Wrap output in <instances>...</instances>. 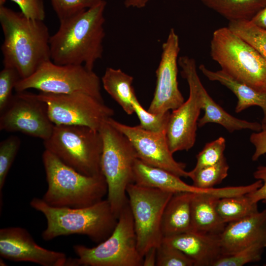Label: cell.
I'll use <instances>...</instances> for the list:
<instances>
[{
    "mask_svg": "<svg viewBox=\"0 0 266 266\" xmlns=\"http://www.w3.org/2000/svg\"><path fill=\"white\" fill-rule=\"evenodd\" d=\"M134 112L137 115L140 125L144 129L156 133H166L170 115L169 111L164 114H156L145 109L135 96L133 101Z\"/></svg>",
    "mask_w": 266,
    "mask_h": 266,
    "instance_id": "obj_30",
    "label": "cell"
},
{
    "mask_svg": "<svg viewBox=\"0 0 266 266\" xmlns=\"http://www.w3.org/2000/svg\"><path fill=\"white\" fill-rule=\"evenodd\" d=\"M127 194L132 211L137 248L143 258L152 247L162 243L161 222L165 207L173 194L133 183Z\"/></svg>",
    "mask_w": 266,
    "mask_h": 266,
    "instance_id": "obj_10",
    "label": "cell"
},
{
    "mask_svg": "<svg viewBox=\"0 0 266 266\" xmlns=\"http://www.w3.org/2000/svg\"><path fill=\"white\" fill-rule=\"evenodd\" d=\"M6 0H0V5H4Z\"/></svg>",
    "mask_w": 266,
    "mask_h": 266,
    "instance_id": "obj_42",
    "label": "cell"
},
{
    "mask_svg": "<svg viewBox=\"0 0 266 266\" xmlns=\"http://www.w3.org/2000/svg\"><path fill=\"white\" fill-rule=\"evenodd\" d=\"M107 120L99 130L103 142L100 167L107 185V200L118 218L128 202L127 188L133 183V167L138 158L128 138Z\"/></svg>",
    "mask_w": 266,
    "mask_h": 266,
    "instance_id": "obj_5",
    "label": "cell"
},
{
    "mask_svg": "<svg viewBox=\"0 0 266 266\" xmlns=\"http://www.w3.org/2000/svg\"><path fill=\"white\" fill-rule=\"evenodd\" d=\"M228 27L254 47L266 60V31L248 20L229 21Z\"/></svg>",
    "mask_w": 266,
    "mask_h": 266,
    "instance_id": "obj_27",
    "label": "cell"
},
{
    "mask_svg": "<svg viewBox=\"0 0 266 266\" xmlns=\"http://www.w3.org/2000/svg\"><path fill=\"white\" fill-rule=\"evenodd\" d=\"M179 51V37L172 28L162 45L161 60L156 71L155 90L147 110L151 113L164 114L177 109L184 102L177 81Z\"/></svg>",
    "mask_w": 266,
    "mask_h": 266,
    "instance_id": "obj_13",
    "label": "cell"
},
{
    "mask_svg": "<svg viewBox=\"0 0 266 266\" xmlns=\"http://www.w3.org/2000/svg\"><path fill=\"white\" fill-rule=\"evenodd\" d=\"M42 160L47 189L42 199L54 207L79 208L93 205L103 200L107 185L103 175L82 174L45 150Z\"/></svg>",
    "mask_w": 266,
    "mask_h": 266,
    "instance_id": "obj_4",
    "label": "cell"
},
{
    "mask_svg": "<svg viewBox=\"0 0 266 266\" xmlns=\"http://www.w3.org/2000/svg\"><path fill=\"white\" fill-rule=\"evenodd\" d=\"M21 144L20 139L16 135H11L0 143V194L7 174L18 153Z\"/></svg>",
    "mask_w": 266,
    "mask_h": 266,
    "instance_id": "obj_29",
    "label": "cell"
},
{
    "mask_svg": "<svg viewBox=\"0 0 266 266\" xmlns=\"http://www.w3.org/2000/svg\"><path fill=\"white\" fill-rule=\"evenodd\" d=\"M54 126L49 117L46 104L37 94L27 90L14 95L0 113V131L20 132L43 141L50 136Z\"/></svg>",
    "mask_w": 266,
    "mask_h": 266,
    "instance_id": "obj_12",
    "label": "cell"
},
{
    "mask_svg": "<svg viewBox=\"0 0 266 266\" xmlns=\"http://www.w3.org/2000/svg\"><path fill=\"white\" fill-rule=\"evenodd\" d=\"M16 3L26 17L33 20L44 21L45 10L43 0H11Z\"/></svg>",
    "mask_w": 266,
    "mask_h": 266,
    "instance_id": "obj_35",
    "label": "cell"
},
{
    "mask_svg": "<svg viewBox=\"0 0 266 266\" xmlns=\"http://www.w3.org/2000/svg\"><path fill=\"white\" fill-rule=\"evenodd\" d=\"M43 144L45 150L79 172L103 175L100 167L103 142L99 131L84 126L55 125Z\"/></svg>",
    "mask_w": 266,
    "mask_h": 266,
    "instance_id": "obj_8",
    "label": "cell"
},
{
    "mask_svg": "<svg viewBox=\"0 0 266 266\" xmlns=\"http://www.w3.org/2000/svg\"><path fill=\"white\" fill-rule=\"evenodd\" d=\"M157 247L150 249L144 255L143 266H155L157 262Z\"/></svg>",
    "mask_w": 266,
    "mask_h": 266,
    "instance_id": "obj_39",
    "label": "cell"
},
{
    "mask_svg": "<svg viewBox=\"0 0 266 266\" xmlns=\"http://www.w3.org/2000/svg\"><path fill=\"white\" fill-rule=\"evenodd\" d=\"M199 68L209 80L219 82L236 96L238 101L235 112H240L252 106H258L262 108L264 114L262 124L266 125V91L257 90L240 81L222 69L212 71L204 65H200Z\"/></svg>",
    "mask_w": 266,
    "mask_h": 266,
    "instance_id": "obj_21",
    "label": "cell"
},
{
    "mask_svg": "<svg viewBox=\"0 0 266 266\" xmlns=\"http://www.w3.org/2000/svg\"><path fill=\"white\" fill-rule=\"evenodd\" d=\"M265 248L261 244H255L242 249L235 253L222 255L214 263L213 266H242L261 260Z\"/></svg>",
    "mask_w": 266,
    "mask_h": 266,
    "instance_id": "obj_28",
    "label": "cell"
},
{
    "mask_svg": "<svg viewBox=\"0 0 266 266\" xmlns=\"http://www.w3.org/2000/svg\"><path fill=\"white\" fill-rule=\"evenodd\" d=\"M265 266H266V265H265Z\"/></svg>",
    "mask_w": 266,
    "mask_h": 266,
    "instance_id": "obj_44",
    "label": "cell"
},
{
    "mask_svg": "<svg viewBox=\"0 0 266 266\" xmlns=\"http://www.w3.org/2000/svg\"><path fill=\"white\" fill-rule=\"evenodd\" d=\"M77 257L68 259L71 266H143V258L137 244L133 219L129 200L119 215L111 234L93 247L73 246Z\"/></svg>",
    "mask_w": 266,
    "mask_h": 266,
    "instance_id": "obj_7",
    "label": "cell"
},
{
    "mask_svg": "<svg viewBox=\"0 0 266 266\" xmlns=\"http://www.w3.org/2000/svg\"><path fill=\"white\" fill-rule=\"evenodd\" d=\"M0 265L2 266H6V265H5L6 264L3 262V260H1V259H0Z\"/></svg>",
    "mask_w": 266,
    "mask_h": 266,
    "instance_id": "obj_41",
    "label": "cell"
},
{
    "mask_svg": "<svg viewBox=\"0 0 266 266\" xmlns=\"http://www.w3.org/2000/svg\"><path fill=\"white\" fill-rule=\"evenodd\" d=\"M0 256L11 261L42 266H66L68 260L64 253L39 246L26 229L19 227L0 229Z\"/></svg>",
    "mask_w": 266,
    "mask_h": 266,
    "instance_id": "obj_16",
    "label": "cell"
},
{
    "mask_svg": "<svg viewBox=\"0 0 266 266\" xmlns=\"http://www.w3.org/2000/svg\"><path fill=\"white\" fill-rule=\"evenodd\" d=\"M162 241L184 253L194 266H213L222 255L219 235L189 231L163 237Z\"/></svg>",
    "mask_w": 266,
    "mask_h": 266,
    "instance_id": "obj_19",
    "label": "cell"
},
{
    "mask_svg": "<svg viewBox=\"0 0 266 266\" xmlns=\"http://www.w3.org/2000/svg\"><path fill=\"white\" fill-rule=\"evenodd\" d=\"M149 0H125V6L127 7L141 8L146 6Z\"/></svg>",
    "mask_w": 266,
    "mask_h": 266,
    "instance_id": "obj_40",
    "label": "cell"
},
{
    "mask_svg": "<svg viewBox=\"0 0 266 266\" xmlns=\"http://www.w3.org/2000/svg\"><path fill=\"white\" fill-rule=\"evenodd\" d=\"M30 204L46 218L47 226L41 234L45 241L76 234L100 243L111 234L118 220L107 199L79 208L52 206L38 198H33Z\"/></svg>",
    "mask_w": 266,
    "mask_h": 266,
    "instance_id": "obj_3",
    "label": "cell"
},
{
    "mask_svg": "<svg viewBox=\"0 0 266 266\" xmlns=\"http://www.w3.org/2000/svg\"><path fill=\"white\" fill-rule=\"evenodd\" d=\"M133 80L132 76L112 67H107L101 79L104 89L128 115L134 112L133 101L136 95Z\"/></svg>",
    "mask_w": 266,
    "mask_h": 266,
    "instance_id": "obj_23",
    "label": "cell"
},
{
    "mask_svg": "<svg viewBox=\"0 0 266 266\" xmlns=\"http://www.w3.org/2000/svg\"><path fill=\"white\" fill-rule=\"evenodd\" d=\"M219 239L222 255L233 254L255 244L266 248V209L228 223Z\"/></svg>",
    "mask_w": 266,
    "mask_h": 266,
    "instance_id": "obj_17",
    "label": "cell"
},
{
    "mask_svg": "<svg viewBox=\"0 0 266 266\" xmlns=\"http://www.w3.org/2000/svg\"><path fill=\"white\" fill-rule=\"evenodd\" d=\"M37 96L46 104L54 125L84 126L99 131L102 124L114 114L103 100L84 93L40 92Z\"/></svg>",
    "mask_w": 266,
    "mask_h": 266,
    "instance_id": "obj_11",
    "label": "cell"
},
{
    "mask_svg": "<svg viewBox=\"0 0 266 266\" xmlns=\"http://www.w3.org/2000/svg\"><path fill=\"white\" fill-rule=\"evenodd\" d=\"M225 147L226 140L222 136L206 143L197 155V163L192 170L196 171L219 163L225 158L224 152Z\"/></svg>",
    "mask_w": 266,
    "mask_h": 266,
    "instance_id": "obj_32",
    "label": "cell"
},
{
    "mask_svg": "<svg viewBox=\"0 0 266 266\" xmlns=\"http://www.w3.org/2000/svg\"><path fill=\"white\" fill-rule=\"evenodd\" d=\"M194 193L173 194L164 209L161 222L163 237L192 231L191 204Z\"/></svg>",
    "mask_w": 266,
    "mask_h": 266,
    "instance_id": "obj_22",
    "label": "cell"
},
{
    "mask_svg": "<svg viewBox=\"0 0 266 266\" xmlns=\"http://www.w3.org/2000/svg\"><path fill=\"white\" fill-rule=\"evenodd\" d=\"M178 61L188 69L198 91L203 116L198 121V126L202 127L209 123L220 124L230 133L244 129L259 132L262 124L241 120L232 116L218 104L209 96L198 75L195 60L187 56H181Z\"/></svg>",
    "mask_w": 266,
    "mask_h": 266,
    "instance_id": "obj_18",
    "label": "cell"
},
{
    "mask_svg": "<svg viewBox=\"0 0 266 266\" xmlns=\"http://www.w3.org/2000/svg\"><path fill=\"white\" fill-rule=\"evenodd\" d=\"M229 166L225 158L219 163L204 167L196 171L188 172V177L193 185L203 190H209L220 184L228 175Z\"/></svg>",
    "mask_w": 266,
    "mask_h": 266,
    "instance_id": "obj_26",
    "label": "cell"
},
{
    "mask_svg": "<svg viewBox=\"0 0 266 266\" xmlns=\"http://www.w3.org/2000/svg\"><path fill=\"white\" fill-rule=\"evenodd\" d=\"M133 182L139 185L153 188L161 191L175 194L177 193H199L211 191L189 185L180 177L172 173L148 165L137 159L133 167Z\"/></svg>",
    "mask_w": 266,
    "mask_h": 266,
    "instance_id": "obj_20",
    "label": "cell"
},
{
    "mask_svg": "<svg viewBox=\"0 0 266 266\" xmlns=\"http://www.w3.org/2000/svg\"><path fill=\"white\" fill-rule=\"evenodd\" d=\"M250 21L257 27L266 31V6L256 14Z\"/></svg>",
    "mask_w": 266,
    "mask_h": 266,
    "instance_id": "obj_38",
    "label": "cell"
},
{
    "mask_svg": "<svg viewBox=\"0 0 266 266\" xmlns=\"http://www.w3.org/2000/svg\"><path fill=\"white\" fill-rule=\"evenodd\" d=\"M254 177L262 181V186L256 190L247 194L251 200L258 203L261 201L266 204V166H260L253 173Z\"/></svg>",
    "mask_w": 266,
    "mask_h": 266,
    "instance_id": "obj_36",
    "label": "cell"
},
{
    "mask_svg": "<svg viewBox=\"0 0 266 266\" xmlns=\"http://www.w3.org/2000/svg\"><path fill=\"white\" fill-rule=\"evenodd\" d=\"M34 89L40 92L66 94L81 92L103 100L100 80L93 71L83 65H58L45 62L30 76L20 79L16 92Z\"/></svg>",
    "mask_w": 266,
    "mask_h": 266,
    "instance_id": "obj_9",
    "label": "cell"
},
{
    "mask_svg": "<svg viewBox=\"0 0 266 266\" xmlns=\"http://www.w3.org/2000/svg\"><path fill=\"white\" fill-rule=\"evenodd\" d=\"M257 203L245 194L220 198L217 209L222 220L228 224L258 212Z\"/></svg>",
    "mask_w": 266,
    "mask_h": 266,
    "instance_id": "obj_25",
    "label": "cell"
},
{
    "mask_svg": "<svg viewBox=\"0 0 266 266\" xmlns=\"http://www.w3.org/2000/svg\"><path fill=\"white\" fill-rule=\"evenodd\" d=\"M157 266H193V261L180 250L162 241L157 248Z\"/></svg>",
    "mask_w": 266,
    "mask_h": 266,
    "instance_id": "obj_33",
    "label": "cell"
},
{
    "mask_svg": "<svg viewBox=\"0 0 266 266\" xmlns=\"http://www.w3.org/2000/svg\"><path fill=\"white\" fill-rule=\"evenodd\" d=\"M181 74L189 87L188 100L170 114L166 137L172 154L179 151H188L195 144L199 117L202 109L199 94L193 79L186 66L178 62Z\"/></svg>",
    "mask_w": 266,
    "mask_h": 266,
    "instance_id": "obj_15",
    "label": "cell"
},
{
    "mask_svg": "<svg viewBox=\"0 0 266 266\" xmlns=\"http://www.w3.org/2000/svg\"><path fill=\"white\" fill-rule=\"evenodd\" d=\"M21 79L17 71L11 67H4L0 72V113L7 106L14 95L12 91Z\"/></svg>",
    "mask_w": 266,
    "mask_h": 266,
    "instance_id": "obj_34",
    "label": "cell"
},
{
    "mask_svg": "<svg viewBox=\"0 0 266 266\" xmlns=\"http://www.w3.org/2000/svg\"><path fill=\"white\" fill-rule=\"evenodd\" d=\"M107 121L124 133L133 145L137 158L144 163L166 170L181 177H188L186 165L173 157L166 133H156L142 128L140 125L130 126L119 122L112 117Z\"/></svg>",
    "mask_w": 266,
    "mask_h": 266,
    "instance_id": "obj_14",
    "label": "cell"
},
{
    "mask_svg": "<svg viewBox=\"0 0 266 266\" xmlns=\"http://www.w3.org/2000/svg\"><path fill=\"white\" fill-rule=\"evenodd\" d=\"M0 23L4 36L1 46L4 67L16 69L21 79H25L51 60V35L43 21L29 18L1 5Z\"/></svg>",
    "mask_w": 266,
    "mask_h": 266,
    "instance_id": "obj_2",
    "label": "cell"
},
{
    "mask_svg": "<svg viewBox=\"0 0 266 266\" xmlns=\"http://www.w3.org/2000/svg\"></svg>",
    "mask_w": 266,
    "mask_h": 266,
    "instance_id": "obj_43",
    "label": "cell"
},
{
    "mask_svg": "<svg viewBox=\"0 0 266 266\" xmlns=\"http://www.w3.org/2000/svg\"><path fill=\"white\" fill-rule=\"evenodd\" d=\"M106 2L60 21L50 38L51 61L58 65H83L93 70L103 54L105 37L104 12Z\"/></svg>",
    "mask_w": 266,
    "mask_h": 266,
    "instance_id": "obj_1",
    "label": "cell"
},
{
    "mask_svg": "<svg viewBox=\"0 0 266 266\" xmlns=\"http://www.w3.org/2000/svg\"><path fill=\"white\" fill-rule=\"evenodd\" d=\"M102 0H50L59 21L74 16L99 4Z\"/></svg>",
    "mask_w": 266,
    "mask_h": 266,
    "instance_id": "obj_31",
    "label": "cell"
},
{
    "mask_svg": "<svg viewBox=\"0 0 266 266\" xmlns=\"http://www.w3.org/2000/svg\"><path fill=\"white\" fill-rule=\"evenodd\" d=\"M210 55L228 74L257 90L266 91V60L228 27L213 32Z\"/></svg>",
    "mask_w": 266,
    "mask_h": 266,
    "instance_id": "obj_6",
    "label": "cell"
},
{
    "mask_svg": "<svg viewBox=\"0 0 266 266\" xmlns=\"http://www.w3.org/2000/svg\"><path fill=\"white\" fill-rule=\"evenodd\" d=\"M229 21H250L266 6V0H200Z\"/></svg>",
    "mask_w": 266,
    "mask_h": 266,
    "instance_id": "obj_24",
    "label": "cell"
},
{
    "mask_svg": "<svg viewBox=\"0 0 266 266\" xmlns=\"http://www.w3.org/2000/svg\"><path fill=\"white\" fill-rule=\"evenodd\" d=\"M250 141L255 148L252 160L256 161L261 156L266 154V125L262 124V130L252 133Z\"/></svg>",
    "mask_w": 266,
    "mask_h": 266,
    "instance_id": "obj_37",
    "label": "cell"
}]
</instances>
